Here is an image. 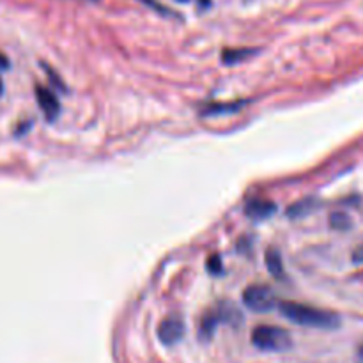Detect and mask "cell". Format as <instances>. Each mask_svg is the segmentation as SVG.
Masks as SVG:
<instances>
[{
  "label": "cell",
  "mask_w": 363,
  "mask_h": 363,
  "mask_svg": "<svg viewBox=\"0 0 363 363\" xmlns=\"http://www.w3.org/2000/svg\"><path fill=\"white\" fill-rule=\"evenodd\" d=\"M220 315L218 312H208V314L202 317L200 321V339L202 340H209L217 330V326L220 324Z\"/></svg>",
  "instance_id": "obj_8"
},
{
  "label": "cell",
  "mask_w": 363,
  "mask_h": 363,
  "mask_svg": "<svg viewBox=\"0 0 363 363\" xmlns=\"http://www.w3.org/2000/svg\"><path fill=\"white\" fill-rule=\"evenodd\" d=\"M186 333V326H184L183 319L179 317H167L159 322L158 326V339L165 346H176L181 342Z\"/></svg>",
  "instance_id": "obj_4"
},
{
  "label": "cell",
  "mask_w": 363,
  "mask_h": 363,
  "mask_svg": "<svg viewBox=\"0 0 363 363\" xmlns=\"http://www.w3.org/2000/svg\"><path fill=\"white\" fill-rule=\"evenodd\" d=\"M358 355H360V358L363 360V344H362V346H360V349H358Z\"/></svg>",
  "instance_id": "obj_19"
},
{
  "label": "cell",
  "mask_w": 363,
  "mask_h": 363,
  "mask_svg": "<svg viewBox=\"0 0 363 363\" xmlns=\"http://www.w3.org/2000/svg\"><path fill=\"white\" fill-rule=\"evenodd\" d=\"M177 2H188V0H177Z\"/></svg>",
  "instance_id": "obj_20"
},
{
  "label": "cell",
  "mask_w": 363,
  "mask_h": 363,
  "mask_svg": "<svg viewBox=\"0 0 363 363\" xmlns=\"http://www.w3.org/2000/svg\"><path fill=\"white\" fill-rule=\"evenodd\" d=\"M317 206H319V202L315 199H303V200H300V202H296V204H293L289 209H287V217L289 218L306 217V215L314 213V209L317 208Z\"/></svg>",
  "instance_id": "obj_7"
},
{
  "label": "cell",
  "mask_w": 363,
  "mask_h": 363,
  "mask_svg": "<svg viewBox=\"0 0 363 363\" xmlns=\"http://www.w3.org/2000/svg\"><path fill=\"white\" fill-rule=\"evenodd\" d=\"M277 213V204L268 199H252L246 202L245 215L252 220H266Z\"/></svg>",
  "instance_id": "obj_6"
},
{
  "label": "cell",
  "mask_w": 363,
  "mask_h": 363,
  "mask_svg": "<svg viewBox=\"0 0 363 363\" xmlns=\"http://www.w3.org/2000/svg\"><path fill=\"white\" fill-rule=\"evenodd\" d=\"M255 52L257 50L253 48H227L222 52V62H225V64H236V62L252 57Z\"/></svg>",
  "instance_id": "obj_10"
},
{
  "label": "cell",
  "mask_w": 363,
  "mask_h": 363,
  "mask_svg": "<svg viewBox=\"0 0 363 363\" xmlns=\"http://www.w3.org/2000/svg\"><path fill=\"white\" fill-rule=\"evenodd\" d=\"M8 68H9L8 57H6L4 53L0 52V70H8Z\"/></svg>",
  "instance_id": "obj_15"
},
{
  "label": "cell",
  "mask_w": 363,
  "mask_h": 363,
  "mask_svg": "<svg viewBox=\"0 0 363 363\" xmlns=\"http://www.w3.org/2000/svg\"><path fill=\"white\" fill-rule=\"evenodd\" d=\"M278 311L286 319L294 324L308 328H321V330H333L339 328L340 317L330 311H321L311 305H303L296 302H280Z\"/></svg>",
  "instance_id": "obj_1"
},
{
  "label": "cell",
  "mask_w": 363,
  "mask_h": 363,
  "mask_svg": "<svg viewBox=\"0 0 363 363\" xmlns=\"http://www.w3.org/2000/svg\"><path fill=\"white\" fill-rule=\"evenodd\" d=\"M243 303H245L246 308L259 312V314L270 312L273 311L275 306H278L277 296H275L273 291L268 286H261V284L246 287L245 293H243Z\"/></svg>",
  "instance_id": "obj_3"
},
{
  "label": "cell",
  "mask_w": 363,
  "mask_h": 363,
  "mask_svg": "<svg viewBox=\"0 0 363 363\" xmlns=\"http://www.w3.org/2000/svg\"><path fill=\"white\" fill-rule=\"evenodd\" d=\"M4 94V82H2V78H0V96Z\"/></svg>",
  "instance_id": "obj_18"
},
{
  "label": "cell",
  "mask_w": 363,
  "mask_h": 363,
  "mask_svg": "<svg viewBox=\"0 0 363 363\" xmlns=\"http://www.w3.org/2000/svg\"><path fill=\"white\" fill-rule=\"evenodd\" d=\"M353 261H355V262H363V246H362V248L356 250L355 255H353Z\"/></svg>",
  "instance_id": "obj_16"
},
{
  "label": "cell",
  "mask_w": 363,
  "mask_h": 363,
  "mask_svg": "<svg viewBox=\"0 0 363 363\" xmlns=\"http://www.w3.org/2000/svg\"><path fill=\"white\" fill-rule=\"evenodd\" d=\"M266 266H268V270L275 278L284 277V262H282V255L278 250H268V253H266Z\"/></svg>",
  "instance_id": "obj_11"
},
{
  "label": "cell",
  "mask_w": 363,
  "mask_h": 363,
  "mask_svg": "<svg viewBox=\"0 0 363 363\" xmlns=\"http://www.w3.org/2000/svg\"><path fill=\"white\" fill-rule=\"evenodd\" d=\"M142 2L146 6H149V8H151V9H155V11H158L159 14H165V17H177L176 12L172 11V9L165 8V6L159 4L158 0H142Z\"/></svg>",
  "instance_id": "obj_13"
},
{
  "label": "cell",
  "mask_w": 363,
  "mask_h": 363,
  "mask_svg": "<svg viewBox=\"0 0 363 363\" xmlns=\"http://www.w3.org/2000/svg\"><path fill=\"white\" fill-rule=\"evenodd\" d=\"M252 344L261 351L282 353L293 347V339H291L289 331L284 328L261 324V326L253 328Z\"/></svg>",
  "instance_id": "obj_2"
},
{
  "label": "cell",
  "mask_w": 363,
  "mask_h": 363,
  "mask_svg": "<svg viewBox=\"0 0 363 363\" xmlns=\"http://www.w3.org/2000/svg\"><path fill=\"white\" fill-rule=\"evenodd\" d=\"M34 92H36L37 105L45 114L46 121H55L61 114V101H59L57 94L45 86H36Z\"/></svg>",
  "instance_id": "obj_5"
},
{
  "label": "cell",
  "mask_w": 363,
  "mask_h": 363,
  "mask_svg": "<svg viewBox=\"0 0 363 363\" xmlns=\"http://www.w3.org/2000/svg\"><path fill=\"white\" fill-rule=\"evenodd\" d=\"M200 8L206 9V8H211V0H199Z\"/></svg>",
  "instance_id": "obj_17"
},
{
  "label": "cell",
  "mask_w": 363,
  "mask_h": 363,
  "mask_svg": "<svg viewBox=\"0 0 363 363\" xmlns=\"http://www.w3.org/2000/svg\"><path fill=\"white\" fill-rule=\"evenodd\" d=\"M206 266H208V271L211 275H220L224 271V264H222V259L218 255H211L208 262H206Z\"/></svg>",
  "instance_id": "obj_14"
},
{
  "label": "cell",
  "mask_w": 363,
  "mask_h": 363,
  "mask_svg": "<svg viewBox=\"0 0 363 363\" xmlns=\"http://www.w3.org/2000/svg\"><path fill=\"white\" fill-rule=\"evenodd\" d=\"M246 105V101L239 103H211L202 108V115H218V114H233L239 110L241 106Z\"/></svg>",
  "instance_id": "obj_9"
},
{
  "label": "cell",
  "mask_w": 363,
  "mask_h": 363,
  "mask_svg": "<svg viewBox=\"0 0 363 363\" xmlns=\"http://www.w3.org/2000/svg\"><path fill=\"white\" fill-rule=\"evenodd\" d=\"M330 224L333 228H339V230H344V228L351 227V220L347 215L344 213H333L330 217Z\"/></svg>",
  "instance_id": "obj_12"
}]
</instances>
